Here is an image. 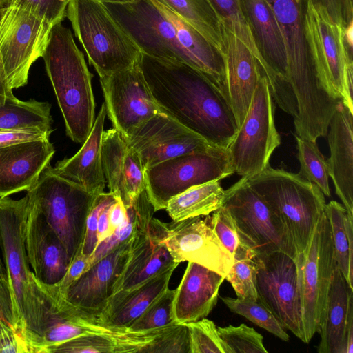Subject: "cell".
Segmentation results:
<instances>
[{
    "label": "cell",
    "mask_w": 353,
    "mask_h": 353,
    "mask_svg": "<svg viewBox=\"0 0 353 353\" xmlns=\"http://www.w3.org/2000/svg\"><path fill=\"white\" fill-rule=\"evenodd\" d=\"M139 63L161 112L212 146L228 149L238 128L232 108L215 81L182 63L142 53Z\"/></svg>",
    "instance_id": "obj_1"
},
{
    "label": "cell",
    "mask_w": 353,
    "mask_h": 353,
    "mask_svg": "<svg viewBox=\"0 0 353 353\" xmlns=\"http://www.w3.org/2000/svg\"><path fill=\"white\" fill-rule=\"evenodd\" d=\"M63 114L67 135L83 143L95 120L92 74L71 31L61 23L52 26L41 57Z\"/></svg>",
    "instance_id": "obj_2"
},
{
    "label": "cell",
    "mask_w": 353,
    "mask_h": 353,
    "mask_svg": "<svg viewBox=\"0 0 353 353\" xmlns=\"http://www.w3.org/2000/svg\"><path fill=\"white\" fill-rule=\"evenodd\" d=\"M28 209L20 199L0 197V252L8 281L17 330L34 333L41 317L42 301L26 250L24 224Z\"/></svg>",
    "instance_id": "obj_3"
},
{
    "label": "cell",
    "mask_w": 353,
    "mask_h": 353,
    "mask_svg": "<svg viewBox=\"0 0 353 353\" xmlns=\"http://www.w3.org/2000/svg\"><path fill=\"white\" fill-rule=\"evenodd\" d=\"M247 181L281 219L297 255L303 253L325 214L326 203L323 192L299 173L270 166L247 178Z\"/></svg>",
    "instance_id": "obj_4"
},
{
    "label": "cell",
    "mask_w": 353,
    "mask_h": 353,
    "mask_svg": "<svg viewBox=\"0 0 353 353\" xmlns=\"http://www.w3.org/2000/svg\"><path fill=\"white\" fill-rule=\"evenodd\" d=\"M66 16L99 77L128 68L139 61V49L103 3L70 0Z\"/></svg>",
    "instance_id": "obj_5"
},
{
    "label": "cell",
    "mask_w": 353,
    "mask_h": 353,
    "mask_svg": "<svg viewBox=\"0 0 353 353\" xmlns=\"http://www.w3.org/2000/svg\"><path fill=\"white\" fill-rule=\"evenodd\" d=\"M26 196L55 231L71 262L81 250L87 218L97 195L59 175L48 164Z\"/></svg>",
    "instance_id": "obj_6"
},
{
    "label": "cell",
    "mask_w": 353,
    "mask_h": 353,
    "mask_svg": "<svg viewBox=\"0 0 353 353\" xmlns=\"http://www.w3.org/2000/svg\"><path fill=\"white\" fill-rule=\"evenodd\" d=\"M222 206L232 216L241 243L255 256L281 251L296 259L293 241L282 221L246 177L224 190Z\"/></svg>",
    "instance_id": "obj_7"
},
{
    "label": "cell",
    "mask_w": 353,
    "mask_h": 353,
    "mask_svg": "<svg viewBox=\"0 0 353 353\" xmlns=\"http://www.w3.org/2000/svg\"><path fill=\"white\" fill-rule=\"evenodd\" d=\"M234 173L227 149L213 147L160 162L145 170V190L154 212L173 196L196 185Z\"/></svg>",
    "instance_id": "obj_8"
},
{
    "label": "cell",
    "mask_w": 353,
    "mask_h": 353,
    "mask_svg": "<svg viewBox=\"0 0 353 353\" xmlns=\"http://www.w3.org/2000/svg\"><path fill=\"white\" fill-rule=\"evenodd\" d=\"M274 110L269 85L262 74L245 117L227 149L234 173L249 178L270 166V157L281 144Z\"/></svg>",
    "instance_id": "obj_9"
},
{
    "label": "cell",
    "mask_w": 353,
    "mask_h": 353,
    "mask_svg": "<svg viewBox=\"0 0 353 353\" xmlns=\"http://www.w3.org/2000/svg\"><path fill=\"white\" fill-rule=\"evenodd\" d=\"M302 305L304 341L309 343L323 323L327 296L336 265L331 228L325 215L312 239L296 259Z\"/></svg>",
    "instance_id": "obj_10"
},
{
    "label": "cell",
    "mask_w": 353,
    "mask_h": 353,
    "mask_svg": "<svg viewBox=\"0 0 353 353\" xmlns=\"http://www.w3.org/2000/svg\"><path fill=\"white\" fill-rule=\"evenodd\" d=\"M239 2L259 54V65L271 95L281 110L294 118L297 104L289 81L286 48L275 15L265 0Z\"/></svg>",
    "instance_id": "obj_11"
},
{
    "label": "cell",
    "mask_w": 353,
    "mask_h": 353,
    "mask_svg": "<svg viewBox=\"0 0 353 353\" xmlns=\"http://www.w3.org/2000/svg\"><path fill=\"white\" fill-rule=\"evenodd\" d=\"M52 26L14 6L3 7L0 19V61L13 90L26 85L32 63L42 57Z\"/></svg>",
    "instance_id": "obj_12"
},
{
    "label": "cell",
    "mask_w": 353,
    "mask_h": 353,
    "mask_svg": "<svg viewBox=\"0 0 353 353\" xmlns=\"http://www.w3.org/2000/svg\"><path fill=\"white\" fill-rule=\"evenodd\" d=\"M304 33L321 81L333 97L341 99L353 112L345 89L346 72L353 65V57L345 44L344 28L308 1Z\"/></svg>",
    "instance_id": "obj_13"
},
{
    "label": "cell",
    "mask_w": 353,
    "mask_h": 353,
    "mask_svg": "<svg viewBox=\"0 0 353 353\" xmlns=\"http://www.w3.org/2000/svg\"><path fill=\"white\" fill-rule=\"evenodd\" d=\"M258 301L303 342L302 305L296 259L276 251L254 256Z\"/></svg>",
    "instance_id": "obj_14"
},
{
    "label": "cell",
    "mask_w": 353,
    "mask_h": 353,
    "mask_svg": "<svg viewBox=\"0 0 353 353\" xmlns=\"http://www.w3.org/2000/svg\"><path fill=\"white\" fill-rule=\"evenodd\" d=\"M103 5L142 54L188 65L174 26L151 0Z\"/></svg>",
    "instance_id": "obj_15"
},
{
    "label": "cell",
    "mask_w": 353,
    "mask_h": 353,
    "mask_svg": "<svg viewBox=\"0 0 353 353\" xmlns=\"http://www.w3.org/2000/svg\"><path fill=\"white\" fill-rule=\"evenodd\" d=\"M100 83L107 115L122 138L160 112L139 61L128 68L101 77Z\"/></svg>",
    "instance_id": "obj_16"
},
{
    "label": "cell",
    "mask_w": 353,
    "mask_h": 353,
    "mask_svg": "<svg viewBox=\"0 0 353 353\" xmlns=\"http://www.w3.org/2000/svg\"><path fill=\"white\" fill-rule=\"evenodd\" d=\"M209 216L164 223L161 241L175 262L196 263L225 276L234 259L210 226Z\"/></svg>",
    "instance_id": "obj_17"
},
{
    "label": "cell",
    "mask_w": 353,
    "mask_h": 353,
    "mask_svg": "<svg viewBox=\"0 0 353 353\" xmlns=\"http://www.w3.org/2000/svg\"><path fill=\"white\" fill-rule=\"evenodd\" d=\"M123 139L139 154L144 170L179 155L213 148L161 111Z\"/></svg>",
    "instance_id": "obj_18"
},
{
    "label": "cell",
    "mask_w": 353,
    "mask_h": 353,
    "mask_svg": "<svg viewBox=\"0 0 353 353\" xmlns=\"http://www.w3.org/2000/svg\"><path fill=\"white\" fill-rule=\"evenodd\" d=\"M133 238L91 265L61 295L88 319L96 321L105 311L128 259Z\"/></svg>",
    "instance_id": "obj_19"
},
{
    "label": "cell",
    "mask_w": 353,
    "mask_h": 353,
    "mask_svg": "<svg viewBox=\"0 0 353 353\" xmlns=\"http://www.w3.org/2000/svg\"><path fill=\"white\" fill-rule=\"evenodd\" d=\"M221 27L225 65L221 89L232 108L239 129L249 109L259 79L263 74L247 46L222 24Z\"/></svg>",
    "instance_id": "obj_20"
},
{
    "label": "cell",
    "mask_w": 353,
    "mask_h": 353,
    "mask_svg": "<svg viewBox=\"0 0 353 353\" xmlns=\"http://www.w3.org/2000/svg\"><path fill=\"white\" fill-rule=\"evenodd\" d=\"M24 238L28 261L35 277L47 285L59 282L70 263L66 250L53 228L29 201Z\"/></svg>",
    "instance_id": "obj_21"
},
{
    "label": "cell",
    "mask_w": 353,
    "mask_h": 353,
    "mask_svg": "<svg viewBox=\"0 0 353 353\" xmlns=\"http://www.w3.org/2000/svg\"><path fill=\"white\" fill-rule=\"evenodd\" d=\"M102 165L110 192L121 200L125 208L145 189V170L139 154L111 128L103 131Z\"/></svg>",
    "instance_id": "obj_22"
},
{
    "label": "cell",
    "mask_w": 353,
    "mask_h": 353,
    "mask_svg": "<svg viewBox=\"0 0 353 353\" xmlns=\"http://www.w3.org/2000/svg\"><path fill=\"white\" fill-rule=\"evenodd\" d=\"M55 153L49 139L0 148V197L28 190Z\"/></svg>",
    "instance_id": "obj_23"
},
{
    "label": "cell",
    "mask_w": 353,
    "mask_h": 353,
    "mask_svg": "<svg viewBox=\"0 0 353 353\" xmlns=\"http://www.w3.org/2000/svg\"><path fill=\"white\" fill-rule=\"evenodd\" d=\"M319 353H352L353 288L336 265L330 284L324 317L318 332Z\"/></svg>",
    "instance_id": "obj_24"
},
{
    "label": "cell",
    "mask_w": 353,
    "mask_h": 353,
    "mask_svg": "<svg viewBox=\"0 0 353 353\" xmlns=\"http://www.w3.org/2000/svg\"><path fill=\"white\" fill-rule=\"evenodd\" d=\"M328 130L329 175L343 206L353 214V112L341 99L337 102Z\"/></svg>",
    "instance_id": "obj_25"
},
{
    "label": "cell",
    "mask_w": 353,
    "mask_h": 353,
    "mask_svg": "<svg viewBox=\"0 0 353 353\" xmlns=\"http://www.w3.org/2000/svg\"><path fill=\"white\" fill-rule=\"evenodd\" d=\"M179 265L161 241L157 230L150 225L145 232L134 237L128 259L109 301Z\"/></svg>",
    "instance_id": "obj_26"
},
{
    "label": "cell",
    "mask_w": 353,
    "mask_h": 353,
    "mask_svg": "<svg viewBox=\"0 0 353 353\" xmlns=\"http://www.w3.org/2000/svg\"><path fill=\"white\" fill-rule=\"evenodd\" d=\"M225 276L204 266L188 262L173 302L177 323L205 318L217 303L219 290Z\"/></svg>",
    "instance_id": "obj_27"
},
{
    "label": "cell",
    "mask_w": 353,
    "mask_h": 353,
    "mask_svg": "<svg viewBox=\"0 0 353 353\" xmlns=\"http://www.w3.org/2000/svg\"><path fill=\"white\" fill-rule=\"evenodd\" d=\"M281 28L288 55L290 81L314 75L315 65L304 33L307 0H265Z\"/></svg>",
    "instance_id": "obj_28"
},
{
    "label": "cell",
    "mask_w": 353,
    "mask_h": 353,
    "mask_svg": "<svg viewBox=\"0 0 353 353\" xmlns=\"http://www.w3.org/2000/svg\"><path fill=\"white\" fill-rule=\"evenodd\" d=\"M107 115L105 103L94 120L92 130L80 150L72 157L59 161L53 167L60 176L98 195L104 190L105 178L102 165V137Z\"/></svg>",
    "instance_id": "obj_29"
},
{
    "label": "cell",
    "mask_w": 353,
    "mask_h": 353,
    "mask_svg": "<svg viewBox=\"0 0 353 353\" xmlns=\"http://www.w3.org/2000/svg\"><path fill=\"white\" fill-rule=\"evenodd\" d=\"M174 26L188 64L209 76L221 88L225 79L223 54L189 23L165 6L151 0ZM222 90V89H221Z\"/></svg>",
    "instance_id": "obj_30"
},
{
    "label": "cell",
    "mask_w": 353,
    "mask_h": 353,
    "mask_svg": "<svg viewBox=\"0 0 353 353\" xmlns=\"http://www.w3.org/2000/svg\"><path fill=\"white\" fill-rule=\"evenodd\" d=\"M177 266L148 280L130 291L111 299L96 322L119 328H128L168 288Z\"/></svg>",
    "instance_id": "obj_31"
},
{
    "label": "cell",
    "mask_w": 353,
    "mask_h": 353,
    "mask_svg": "<svg viewBox=\"0 0 353 353\" xmlns=\"http://www.w3.org/2000/svg\"><path fill=\"white\" fill-rule=\"evenodd\" d=\"M223 194L219 181L208 182L173 196L165 210L173 221L210 215L222 205Z\"/></svg>",
    "instance_id": "obj_32"
},
{
    "label": "cell",
    "mask_w": 353,
    "mask_h": 353,
    "mask_svg": "<svg viewBox=\"0 0 353 353\" xmlns=\"http://www.w3.org/2000/svg\"><path fill=\"white\" fill-rule=\"evenodd\" d=\"M125 208L127 214L125 221L97 244L91 256L90 265L134 236L148 230L154 210L146 190H143L133 199L131 205Z\"/></svg>",
    "instance_id": "obj_33"
},
{
    "label": "cell",
    "mask_w": 353,
    "mask_h": 353,
    "mask_svg": "<svg viewBox=\"0 0 353 353\" xmlns=\"http://www.w3.org/2000/svg\"><path fill=\"white\" fill-rule=\"evenodd\" d=\"M325 213L331 228L336 265L353 288V214L335 201L325 205Z\"/></svg>",
    "instance_id": "obj_34"
},
{
    "label": "cell",
    "mask_w": 353,
    "mask_h": 353,
    "mask_svg": "<svg viewBox=\"0 0 353 353\" xmlns=\"http://www.w3.org/2000/svg\"><path fill=\"white\" fill-rule=\"evenodd\" d=\"M50 110L51 105L48 102L0 97V130L52 129Z\"/></svg>",
    "instance_id": "obj_35"
},
{
    "label": "cell",
    "mask_w": 353,
    "mask_h": 353,
    "mask_svg": "<svg viewBox=\"0 0 353 353\" xmlns=\"http://www.w3.org/2000/svg\"><path fill=\"white\" fill-rule=\"evenodd\" d=\"M189 23L223 54L221 21L208 0H155Z\"/></svg>",
    "instance_id": "obj_36"
},
{
    "label": "cell",
    "mask_w": 353,
    "mask_h": 353,
    "mask_svg": "<svg viewBox=\"0 0 353 353\" xmlns=\"http://www.w3.org/2000/svg\"><path fill=\"white\" fill-rule=\"evenodd\" d=\"M300 163L299 174L315 184L323 194L330 196L329 170L326 160L320 152L316 141L301 138L294 134Z\"/></svg>",
    "instance_id": "obj_37"
},
{
    "label": "cell",
    "mask_w": 353,
    "mask_h": 353,
    "mask_svg": "<svg viewBox=\"0 0 353 353\" xmlns=\"http://www.w3.org/2000/svg\"><path fill=\"white\" fill-rule=\"evenodd\" d=\"M224 304L234 313L248 319L284 341L289 335L273 313L259 301L221 296Z\"/></svg>",
    "instance_id": "obj_38"
},
{
    "label": "cell",
    "mask_w": 353,
    "mask_h": 353,
    "mask_svg": "<svg viewBox=\"0 0 353 353\" xmlns=\"http://www.w3.org/2000/svg\"><path fill=\"white\" fill-rule=\"evenodd\" d=\"M174 294L175 289L168 288L128 328L143 332L176 324L173 309Z\"/></svg>",
    "instance_id": "obj_39"
},
{
    "label": "cell",
    "mask_w": 353,
    "mask_h": 353,
    "mask_svg": "<svg viewBox=\"0 0 353 353\" xmlns=\"http://www.w3.org/2000/svg\"><path fill=\"white\" fill-rule=\"evenodd\" d=\"M221 24L234 34L260 62V57L249 27L241 12L239 0H208Z\"/></svg>",
    "instance_id": "obj_40"
},
{
    "label": "cell",
    "mask_w": 353,
    "mask_h": 353,
    "mask_svg": "<svg viewBox=\"0 0 353 353\" xmlns=\"http://www.w3.org/2000/svg\"><path fill=\"white\" fill-rule=\"evenodd\" d=\"M185 325L189 332L190 353H231L211 320L203 318Z\"/></svg>",
    "instance_id": "obj_41"
},
{
    "label": "cell",
    "mask_w": 353,
    "mask_h": 353,
    "mask_svg": "<svg viewBox=\"0 0 353 353\" xmlns=\"http://www.w3.org/2000/svg\"><path fill=\"white\" fill-rule=\"evenodd\" d=\"M257 265L254 256L248 255L234 259L233 264L225 276L238 298L258 301L256 288Z\"/></svg>",
    "instance_id": "obj_42"
},
{
    "label": "cell",
    "mask_w": 353,
    "mask_h": 353,
    "mask_svg": "<svg viewBox=\"0 0 353 353\" xmlns=\"http://www.w3.org/2000/svg\"><path fill=\"white\" fill-rule=\"evenodd\" d=\"M209 221L218 239L233 259L253 254L241 243L234 221L223 206L213 212L211 216L210 214Z\"/></svg>",
    "instance_id": "obj_43"
},
{
    "label": "cell",
    "mask_w": 353,
    "mask_h": 353,
    "mask_svg": "<svg viewBox=\"0 0 353 353\" xmlns=\"http://www.w3.org/2000/svg\"><path fill=\"white\" fill-rule=\"evenodd\" d=\"M219 334L231 353H267L263 336L244 323L217 327Z\"/></svg>",
    "instance_id": "obj_44"
},
{
    "label": "cell",
    "mask_w": 353,
    "mask_h": 353,
    "mask_svg": "<svg viewBox=\"0 0 353 353\" xmlns=\"http://www.w3.org/2000/svg\"><path fill=\"white\" fill-rule=\"evenodd\" d=\"M117 353V343L111 336L87 334L65 341L49 353Z\"/></svg>",
    "instance_id": "obj_45"
},
{
    "label": "cell",
    "mask_w": 353,
    "mask_h": 353,
    "mask_svg": "<svg viewBox=\"0 0 353 353\" xmlns=\"http://www.w3.org/2000/svg\"><path fill=\"white\" fill-rule=\"evenodd\" d=\"M146 353H190V336L185 323L165 327L151 341Z\"/></svg>",
    "instance_id": "obj_46"
},
{
    "label": "cell",
    "mask_w": 353,
    "mask_h": 353,
    "mask_svg": "<svg viewBox=\"0 0 353 353\" xmlns=\"http://www.w3.org/2000/svg\"><path fill=\"white\" fill-rule=\"evenodd\" d=\"M70 0H9L6 6L24 9L52 26L61 23Z\"/></svg>",
    "instance_id": "obj_47"
},
{
    "label": "cell",
    "mask_w": 353,
    "mask_h": 353,
    "mask_svg": "<svg viewBox=\"0 0 353 353\" xmlns=\"http://www.w3.org/2000/svg\"><path fill=\"white\" fill-rule=\"evenodd\" d=\"M117 198L110 192H103L96 196L87 218L85 232L81 250L83 254L92 256L98 244L97 231L99 216L103 208L115 201Z\"/></svg>",
    "instance_id": "obj_48"
},
{
    "label": "cell",
    "mask_w": 353,
    "mask_h": 353,
    "mask_svg": "<svg viewBox=\"0 0 353 353\" xmlns=\"http://www.w3.org/2000/svg\"><path fill=\"white\" fill-rule=\"evenodd\" d=\"M91 256L78 252L71 261L63 278L53 285L45 284L52 292L63 295L68 287L74 283L90 267Z\"/></svg>",
    "instance_id": "obj_49"
},
{
    "label": "cell",
    "mask_w": 353,
    "mask_h": 353,
    "mask_svg": "<svg viewBox=\"0 0 353 353\" xmlns=\"http://www.w3.org/2000/svg\"><path fill=\"white\" fill-rule=\"evenodd\" d=\"M0 352L31 353L23 335L0 319Z\"/></svg>",
    "instance_id": "obj_50"
},
{
    "label": "cell",
    "mask_w": 353,
    "mask_h": 353,
    "mask_svg": "<svg viewBox=\"0 0 353 353\" xmlns=\"http://www.w3.org/2000/svg\"><path fill=\"white\" fill-rule=\"evenodd\" d=\"M52 131V128L1 130L0 148L28 141L49 139Z\"/></svg>",
    "instance_id": "obj_51"
},
{
    "label": "cell",
    "mask_w": 353,
    "mask_h": 353,
    "mask_svg": "<svg viewBox=\"0 0 353 353\" xmlns=\"http://www.w3.org/2000/svg\"><path fill=\"white\" fill-rule=\"evenodd\" d=\"M0 319L17 330L12 301L9 285L0 281Z\"/></svg>",
    "instance_id": "obj_52"
},
{
    "label": "cell",
    "mask_w": 353,
    "mask_h": 353,
    "mask_svg": "<svg viewBox=\"0 0 353 353\" xmlns=\"http://www.w3.org/2000/svg\"><path fill=\"white\" fill-rule=\"evenodd\" d=\"M307 1H310L316 9L325 12L335 23L343 27V19L339 0Z\"/></svg>",
    "instance_id": "obj_53"
},
{
    "label": "cell",
    "mask_w": 353,
    "mask_h": 353,
    "mask_svg": "<svg viewBox=\"0 0 353 353\" xmlns=\"http://www.w3.org/2000/svg\"><path fill=\"white\" fill-rule=\"evenodd\" d=\"M126 208L119 198L111 206L109 214V223H110V234L125 220L126 218Z\"/></svg>",
    "instance_id": "obj_54"
},
{
    "label": "cell",
    "mask_w": 353,
    "mask_h": 353,
    "mask_svg": "<svg viewBox=\"0 0 353 353\" xmlns=\"http://www.w3.org/2000/svg\"><path fill=\"white\" fill-rule=\"evenodd\" d=\"M115 201L105 206L99 216L97 231L98 243L110 234L109 214L111 206Z\"/></svg>",
    "instance_id": "obj_55"
},
{
    "label": "cell",
    "mask_w": 353,
    "mask_h": 353,
    "mask_svg": "<svg viewBox=\"0 0 353 353\" xmlns=\"http://www.w3.org/2000/svg\"><path fill=\"white\" fill-rule=\"evenodd\" d=\"M3 12V7H0V19L2 17ZM0 97L2 98H11L14 99L16 98V97L14 95L12 92V89L10 88L2 63L0 61Z\"/></svg>",
    "instance_id": "obj_56"
},
{
    "label": "cell",
    "mask_w": 353,
    "mask_h": 353,
    "mask_svg": "<svg viewBox=\"0 0 353 353\" xmlns=\"http://www.w3.org/2000/svg\"><path fill=\"white\" fill-rule=\"evenodd\" d=\"M339 1L343 19V27L345 29L347 26L353 23L352 0H339Z\"/></svg>",
    "instance_id": "obj_57"
},
{
    "label": "cell",
    "mask_w": 353,
    "mask_h": 353,
    "mask_svg": "<svg viewBox=\"0 0 353 353\" xmlns=\"http://www.w3.org/2000/svg\"><path fill=\"white\" fill-rule=\"evenodd\" d=\"M0 281L4 283L8 284V281L6 272V269L2 261V258L1 256V252H0Z\"/></svg>",
    "instance_id": "obj_58"
},
{
    "label": "cell",
    "mask_w": 353,
    "mask_h": 353,
    "mask_svg": "<svg viewBox=\"0 0 353 353\" xmlns=\"http://www.w3.org/2000/svg\"><path fill=\"white\" fill-rule=\"evenodd\" d=\"M100 3H119V4H123V3H127L132 2L134 0H94Z\"/></svg>",
    "instance_id": "obj_59"
},
{
    "label": "cell",
    "mask_w": 353,
    "mask_h": 353,
    "mask_svg": "<svg viewBox=\"0 0 353 353\" xmlns=\"http://www.w3.org/2000/svg\"><path fill=\"white\" fill-rule=\"evenodd\" d=\"M9 0H0V7H4L8 3Z\"/></svg>",
    "instance_id": "obj_60"
}]
</instances>
